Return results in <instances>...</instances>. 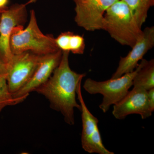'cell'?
Segmentation results:
<instances>
[{
    "instance_id": "20",
    "label": "cell",
    "mask_w": 154,
    "mask_h": 154,
    "mask_svg": "<svg viewBox=\"0 0 154 154\" xmlns=\"http://www.w3.org/2000/svg\"><path fill=\"white\" fill-rule=\"evenodd\" d=\"M1 12H2V11H0V19H1Z\"/></svg>"
},
{
    "instance_id": "11",
    "label": "cell",
    "mask_w": 154,
    "mask_h": 154,
    "mask_svg": "<svg viewBox=\"0 0 154 154\" xmlns=\"http://www.w3.org/2000/svg\"><path fill=\"white\" fill-rule=\"evenodd\" d=\"M63 51L60 49L56 52L42 55L38 66L30 81L20 91L13 95L14 98L27 96L49 79L60 62Z\"/></svg>"
},
{
    "instance_id": "7",
    "label": "cell",
    "mask_w": 154,
    "mask_h": 154,
    "mask_svg": "<svg viewBox=\"0 0 154 154\" xmlns=\"http://www.w3.org/2000/svg\"><path fill=\"white\" fill-rule=\"evenodd\" d=\"M36 0H29L27 3L14 5L1 12L0 19V59L7 64L14 54L10 48V38L13 29L22 25L26 18V7Z\"/></svg>"
},
{
    "instance_id": "19",
    "label": "cell",
    "mask_w": 154,
    "mask_h": 154,
    "mask_svg": "<svg viewBox=\"0 0 154 154\" xmlns=\"http://www.w3.org/2000/svg\"><path fill=\"white\" fill-rule=\"evenodd\" d=\"M73 1H74V2H75V3L77 2H79V1L80 0H73Z\"/></svg>"
},
{
    "instance_id": "17",
    "label": "cell",
    "mask_w": 154,
    "mask_h": 154,
    "mask_svg": "<svg viewBox=\"0 0 154 154\" xmlns=\"http://www.w3.org/2000/svg\"><path fill=\"white\" fill-rule=\"evenodd\" d=\"M7 76V65L0 59V77L6 79Z\"/></svg>"
},
{
    "instance_id": "16",
    "label": "cell",
    "mask_w": 154,
    "mask_h": 154,
    "mask_svg": "<svg viewBox=\"0 0 154 154\" xmlns=\"http://www.w3.org/2000/svg\"><path fill=\"white\" fill-rule=\"evenodd\" d=\"M148 100L152 111H154V88L147 91Z\"/></svg>"
},
{
    "instance_id": "12",
    "label": "cell",
    "mask_w": 154,
    "mask_h": 154,
    "mask_svg": "<svg viewBox=\"0 0 154 154\" xmlns=\"http://www.w3.org/2000/svg\"><path fill=\"white\" fill-rule=\"evenodd\" d=\"M133 80L134 87H140L147 91L154 88V60H141Z\"/></svg>"
},
{
    "instance_id": "6",
    "label": "cell",
    "mask_w": 154,
    "mask_h": 154,
    "mask_svg": "<svg viewBox=\"0 0 154 154\" xmlns=\"http://www.w3.org/2000/svg\"><path fill=\"white\" fill-rule=\"evenodd\" d=\"M80 83L77 88L76 96L79 102L82 113V130L81 136L82 147L89 153L114 154L105 147L102 142V137L98 127L99 120L92 113L86 106L82 95Z\"/></svg>"
},
{
    "instance_id": "1",
    "label": "cell",
    "mask_w": 154,
    "mask_h": 154,
    "mask_svg": "<svg viewBox=\"0 0 154 154\" xmlns=\"http://www.w3.org/2000/svg\"><path fill=\"white\" fill-rule=\"evenodd\" d=\"M69 53L63 51L60 62L52 75L34 91L44 96L51 109L61 113L67 124L72 125L75 122V108L81 110L76 100L77 88L86 74L78 73L70 68Z\"/></svg>"
},
{
    "instance_id": "18",
    "label": "cell",
    "mask_w": 154,
    "mask_h": 154,
    "mask_svg": "<svg viewBox=\"0 0 154 154\" xmlns=\"http://www.w3.org/2000/svg\"><path fill=\"white\" fill-rule=\"evenodd\" d=\"M8 2V0H0V11H2L3 9L6 8Z\"/></svg>"
},
{
    "instance_id": "2",
    "label": "cell",
    "mask_w": 154,
    "mask_h": 154,
    "mask_svg": "<svg viewBox=\"0 0 154 154\" xmlns=\"http://www.w3.org/2000/svg\"><path fill=\"white\" fill-rule=\"evenodd\" d=\"M10 48L13 54L30 51L39 55L60 50L54 36L45 35L39 29L33 10L30 11V21L25 29L22 25H19L13 29L10 38Z\"/></svg>"
},
{
    "instance_id": "3",
    "label": "cell",
    "mask_w": 154,
    "mask_h": 154,
    "mask_svg": "<svg viewBox=\"0 0 154 154\" xmlns=\"http://www.w3.org/2000/svg\"><path fill=\"white\" fill-rule=\"evenodd\" d=\"M102 30L124 46L132 47L142 33L126 3L118 0L105 12Z\"/></svg>"
},
{
    "instance_id": "13",
    "label": "cell",
    "mask_w": 154,
    "mask_h": 154,
    "mask_svg": "<svg viewBox=\"0 0 154 154\" xmlns=\"http://www.w3.org/2000/svg\"><path fill=\"white\" fill-rule=\"evenodd\" d=\"M126 3L139 27L146 22L148 12L154 5V0H122Z\"/></svg>"
},
{
    "instance_id": "10",
    "label": "cell",
    "mask_w": 154,
    "mask_h": 154,
    "mask_svg": "<svg viewBox=\"0 0 154 154\" xmlns=\"http://www.w3.org/2000/svg\"><path fill=\"white\" fill-rule=\"evenodd\" d=\"M154 46V27H147L142 30L132 49L124 57H120L118 66L111 76L112 79L121 77L134 71L139 62L143 59L149 51Z\"/></svg>"
},
{
    "instance_id": "5",
    "label": "cell",
    "mask_w": 154,
    "mask_h": 154,
    "mask_svg": "<svg viewBox=\"0 0 154 154\" xmlns=\"http://www.w3.org/2000/svg\"><path fill=\"white\" fill-rule=\"evenodd\" d=\"M42 55L26 51L14 54L7 64V84L12 96L20 91L33 75Z\"/></svg>"
},
{
    "instance_id": "9",
    "label": "cell",
    "mask_w": 154,
    "mask_h": 154,
    "mask_svg": "<svg viewBox=\"0 0 154 154\" xmlns=\"http://www.w3.org/2000/svg\"><path fill=\"white\" fill-rule=\"evenodd\" d=\"M112 114L116 119L122 120L131 114H139L142 119L152 113L149 105L147 91L140 87H134L121 101L113 105Z\"/></svg>"
},
{
    "instance_id": "21",
    "label": "cell",
    "mask_w": 154,
    "mask_h": 154,
    "mask_svg": "<svg viewBox=\"0 0 154 154\" xmlns=\"http://www.w3.org/2000/svg\"><path fill=\"white\" fill-rule=\"evenodd\" d=\"M2 111V110H1V108H0V112H1V111Z\"/></svg>"
},
{
    "instance_id": "14",
    "label": "cell",
    "mask_w": 154,
    "mask_h": 154,
    "mask_svg": "<svg viewBox=\"0 0 154 154\" xmlns=\"http://www.w3.org/2000/svg\"><path fill=\"white\" fill-rule=\"evenodd\" d=\"M28 97L14 98L9 91L6 78L0 77V108L2 110L7 106L21 103Z\"/></svg>"
},
{
    "instance_id": "4",
    "label": "cell",
    "mask_w": 154,
    "mask_h": 154,
    "mask_svg": "<svg viewBox=\"0 0 154 154\" xmlns=\"http://www.w3.org/2000/svg\"><path fill=\"white\" fill-rule=\"evenodd\" d=\"M137 72L136 68L133 71L117 79L102 82L89 78L85 81L83 88L91 95L99 94L103 96L99 108L103 113H105L111 105L118 103L126 96L130 88L133 86V80Z\"/></svg>"
},
{
    "instance_id": "15",
    "label": "cell",
    "mask_w": 154,
    "mask_h": 154,
    "mask_svg": "<svg viewBox=\"0 0 154 154\" xmlns=\"http://www.w3.org/2000/svg\"><path fill=\"white\" fill-rule=\"evenodd\" d=\"M69 51L73 54H82L85 52V43L82 36L71 33L68 43Z\"/></svg>"
},
{
    "instance_id": "8",
    "label": "cell",
    "mask_w": 154,
    "mask_h": 154,
    "mask_svg": "<svg viewBox=\"0 0 154 154\" xmlns=\"http://www.w3.org/2000/svg\"><path fill=\"white\" fill-rule=\"evenodd\" d=\"M118 1L80 0L75 3V22L87 31L102 30L105 12Z\"/></svg>"
}]
</instances>
